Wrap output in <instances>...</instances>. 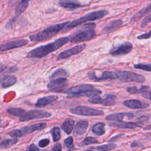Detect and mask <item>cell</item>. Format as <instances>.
Listing matches in <instances>:
<instances>
[{
	"instance_id": "cell-17",
	"label": "cell",
	"mask_w": 151,
	"mask_h": 151,
	"mask_svg": "<svg viewBox=\"0 0 151 151\" xmlns=\"http://www.w3.org/2000/svg\"><path fill=\"white\" fill-rule=\"evenodd\" d=\"M109 125L111 127L120 129H134L137 127H140L137 123L130 122H113L109 123Z\"/></svg>"
},
{
	"instance_id": "cell-3",
	"label": "cell",
	"mask_w": 151,
	"mask_h": 151,
	"mask_svg": "<svg viewBox=\"0 0 151 151\" xmlns=\"http://www.w3.org/2000/svg\"><path fill=\"white\" fill-rule=\"evenodd\" d=\"M96 27L95 23H88L84 24L83 29L74 35L70 40L71 42H80L88 41L93 38L96 34L94 30Z\"/></svg>"
},
{
	"instance_id": "cell-20",
	"label": "cell",
	"mask_w": 151,
	"mask_h": 151,
	"mask_svg": "<svg viewBox=\"0 0 151 151\" xmlns=\"http://www.w3.org/2000/svg\"><path fill=\"white\" fill-rule=\"evenodd\" d=\"M57 99L58 97L54 95H50L40 98L37 100L35 103V106L37 107H43L52 103L54 101L57 100Z\"/></svg>"
},
{
	"instance_id": "cell-9",
	"label": "cell",
	"mask_w": 151,
	"mask_h": 151,
	"mask_svg": "<svg viewBox=\"0 0 151 151\" xmlns=\"http://www.w3.org/2000/svg\"><path fill=\"white\" fill-rule=\"evenodd\" d=\"M133 49V44L130 42H125L116 47H113L110 50V54L114 57L127 54Z\"/></svg>"
},
{
	"instance_id": "cell-6",
	"label": "cell",
	"mask_w": 151,
	"mask_h": 151,
	"mask_svg": "<svg viewBox=\"0 0 151 151\" xmlns=\"http://www.w3.org/2000/svg\"><path fill=\"white\" fill-rule=\"evenodd\" d=\"M70 111L74 114L85 116H100L104 115V112L102 110L84 106H78L71 108L70 109Z\"/></svg>"
},
{
	"instance_id": "cell-30",
	"label": "cell",
	"mask_w": 151,
	"mask_h": 151,
	"mask_svg": "<svg viewBox=\"0 0 151 151\" xmlns=\"http://www.w3.org/2000/svg\"><path fill=\"white\" fill-rule=\"evenodd\" d=\"M149 89V87L147 86H142L139 88H137L135 86L129 87L127 88V91L130 94H136V93H142L147 91Z\"/></svg>"
},
{
	"instance_id": "cell-19",
	"label": "cell",
	"mask_w": 151,
	"mask_h": 151,
	"mask_svg": "<svg viewBox=\"0 0 151 151\" xmlns=\"http://www.w3.org/2000/svg\"><path fill=\"white\" fill-rule=\"evenodd\" d=\"M134 115L132 113H127V112H122L115 114H111L106 116V119L109 121L113 122H119L122 121L124 117H128V119H132L134 117Z\"/></svg>"
},
{
	"instance_id": "cell-18",
	"label": "cell",
	"mask_w": 151,
	"mask_h": 151,
	"mask_svg": "<svg viewBox=\"0 0 151 151\" xmlns=\"http://www.w3.org/2000/svg\"><path fill=\"white\" fill-rule=\"evenodd\" d=\"M58 3L64 8L73 10L82 6L78 0H59Z\"/></svg>"
},
{
	"instance_id": "cell-7",
	"label": "cell",
	"mask_w": 151,
	"mask_h": 151,
	"mask_svg": "<svg viewBox=\"0 0 151 151\" xmlns=\"http://www.w3.org/2000/svg\"><path fill=\"white\" fill-rule=\"evenodd\" d=\"M51 116V114L42 110H32L25 112L19 117L20 122H27L34 119L47 118Z\"/></svg>"
},
{
	"instance_id": "cell-22",
	"label": "cell",
	"mask_w": 151,
	"mask_h": 151,
	"mask_svg": "<svg viewBox=\"0 0 151 151\" xmlns=\"http://www.w3.org/2000/svg\"><path fill=\"white\" fill-rule=\"evenodd\" d=\"M31 0H21L15 9V14L17 17L19 16L28 8L29 2Z\"/></svg>"
},
{
	"instance_id": "cell-44",
	"label": "cell",
	"mask_w": 151,
	"mask_h": 151,
	"mask_svg": "<svg viewBox=\"0 0 151 151\" xmlns=\"http://www.w3.org/2000/svg\"><path fill=\"white\" fill-rule=\"evenodd\" d=\"M53 151H61L62 150L61 145L60 143H56L51 149Z\"/></svg>"
},
{
	"instance_id": "cell-28",
	"label": "cell",
	"mask_w": 151,
	"mask_h": 151,
	"mask_svg": "<svg viewBox=\"0 0 151 151\" xmlns=\"http://www.w3.org/2000/svg\"><path fill=\"white\" fill-rule=\"evenodd\" d=\"M116 103V96L114 94H108L104 99H103L101 104L104 106H113Z\"/></svg>"
},
{
	"instance_id": "cell-48",
	"label": "cell",
	"mask_w": 151,
	"mask_h": 151,
	"mask_svg": "<svg viewBox=\"0 0 151 151\" xmlns=\"http://www.w3.org/2000/svg\"><path fill=\"white\" fill-rule=\"evenodd\" d=\"M144 130H151V124H149L143 128Z\"/></svg>"
},
{
	"instance_id": "cell-40",
	"label": "cell",
	"mask_w": 151,
	"mask_h": 151,
	"mask_svg": "<svg viewBox=\"0 0 151 151\" xmlns=\"http://www.w3.org/2000/svg\"><path fill=\"white\" fill-rule=\"evenodd\" d=\"M50 143V140L48 139H43L39 141L38 142V146L40 147H45L47 146Z\"/></svg>"
},
{
	"instance_id": "cell-42",
	"label": "cell",
	"mask_w": 151,
	"mask_h": 151,
	"mask_svg": "<svg viewBox=\"0 0 151 151\" xmlns=\"http://www.w3.org/2000/svg\"><path fill=\"white\" fill-rule=\"evenodd\" d=\"M142 97H143L145 99H147L149 100H151V90H147L145 91L144 93H142Z\"/></svg>"
},
{
	"instance_id": "cell-36",
	"label": "cell",
	"mask_w": 151,
	"mask_h": 151,
	"mask_svg": "<svg viewBox=\"0 0 151 151\" xmlns=\"http://www.w3.org/2000/svg\"><path fill=\"white\" fill-rule=\"evenodd\" d=\"M98 143H99V140L91 136L86 137L83 141V143L84 145H90L92 144H96Z\"/></svg>"
},
{
	"instance_id": "cell-45",
	"label": "cell",
	"mask_w": 151,
	"mask_h": 151,
	"mask_svg": "<svg viewBox=\"0 0 151 151\" xmlns=\"http://www.w3.org/2000/svg\"><path fill=\"white\" fill-rule=\"evenodd\" d=\"M27 150H30V151H37V150H39L40 149L36 145H35L34 144H31L28 146Z\"/></svg>"
},
{
	"instance_id": "cell-35",
	"label": "cell",
	"mask_w": 151,
	"mask_h": 151,
	"mask_svg": "<svg viewBox=\"0 0 151 151\" xmlns=\"http://www.w3.org/2000/svg\"><path fill=\"white\" fill-rule=\"evenodd\" d=\"M134 68L136 69L142 70L146 71H151L150 64H137L134 65Z\"/></svg>"
},
{
	"instance_id": "cell-29",
	"label": "cell",
	"mask_w": 151,
	"mask_h": 151,
	"mask_svg": "<svg viewBox=\"0 0 151 151\" xmlns=\"http://www.w3.org/2000/svg\"><path fill=\"white\" fill-rule=\"evenodd\" d=\"M116 147V145L114 143H109L104 145H101L97 146L96 147H92L88 149V150H100V151H109L114 149Z\"/></svg>"
},
{
	"instance_id": "cell-24",
	"label": "cell",
	"mask_w": 151,
	"mask_h": 151,
	"mask_svg": "<svg viewBox=\"0 0 151 151\" xmlns=\"http://www.w3.org/2000/svg\"><path fill=\"white\" fill-rule=\"evenodd\" d=\"M150 11H151V3L150 4H149L147 6L142 8V9H140V11L137 12L135 14H134L133 15V17L131 18L130 21L132 22L136 21L139 19L140 18H142L144 15H145L146 14L149 13Z\"/></svg>"
},
{
	"instance_id": "cell-23",
	"label": "cell",
	"mask_w": 151,
	"mask_h": 151,
	"mask_svg": "<svg viewBox=\"0 0 151 151\" xmlns=\"http://www.w3.org/2000/svg\"><path fill=\"white\" fill-rule=\"evenodd\" d=\"M74 120L72 119L68 118L64 120L63 123L61 124V129L67 134H70L74 127Z\"/></svg>"
},
{
	"instance_id": "cell-39",
	"label": "cell",
	"mask_w": 151,
	"mask_h": 151,
	"mask_svg": "<svg viewBox=\"0 0 151 151\" xmlns=\"http://www.w3.org/2000/svg\"><path fill=\"white\" fill-rule=\"evenodd\" d=\"M150 22H151V13L150 14H149L148 15H147L146 17H145L142 19L140 26L141 28H143L145 26H146V25H147Z\"/></svg>"
},
{
	"instance_id": "cell-34",
	"label": "cell",
	"mask_w": 151,
	"mask_h": 151,
	"mask_svg": "<svg viewBox=\"0 0 151 151\" xmlns=\"http://www.w3.org/2000/svg\"><path fill=\"white\" fill-rule=\"evenodd\" d=\"M88 101L91 104H101L103 101V99L99 96V94H96L90 96L88 99Z\"/></svg>"
},
{
	"instance_id": "cell-4",
	"label": "cell",
	"mask_w": 151,
	"mask_h": 151,
	"mask_svg": "<svg viewBox=\"0 0 151 151\" xmlns=\"http://www.w3.org/2000/svg\"><path fill=\"white\" fill-rule=\"evenodd\" d=\"M109 14V11L107 10H99L88 13L78 19L70 22L66 27L67 29H71L74 27L78 26L87 21H93L101 19Z\"/></svg>"
},
{
	"instance_id": "cell-25",
	"label": "cell",
	"mask_w": 151,
	"mask_h": 151,
	"mask_svg": "<svg viewBox=\"0 0 151 151\" xmlns=\"http://www.w3.org/2000/svg\"><path fill=\"white\" fill-rule=\"evenodd\" d=\"M104 126H105V124L103 122L97 123L94 125H93V126L92 127L91 131L94 134L97 136H102L106 132Z\"/></svg>"
},
{
	"instance_id": "cell-31",
	"label": "cell",
	"mask_w": 151,
	"mask_h": 151,
	"mask_svg": "<svg viewBox=\"0 0 151 151\" xmlns=\"http://www.w3.org/2000/svg\"><path fill=\"white\" fill-rule=\"evenodd\" d=\"M7 112L14 116H17L20 117L22 116L26 111L24 109H21V108H16V107H12V108H9L7 109Z\"/></svg>"
},
{
	"instance_id": "cell-15",
	"label": "cell",
	"mask_w": 151,
	"mask_h": 151,
	"mask_svg": "<svg viewBox=\"0 0 151 151\" xmlns=\"http://www.w3.org/2000/svg\"><path fill=\"white\" fill-rule=\"evenodd\" d=\"M123 24V21L121 19H114L110 22L103 29V33L109 34L116 31L120 28Z\"/></svg>"
},
{
	"instance_id": "cell-1",
	"label": "cell",
	"mask_w": 151,
	"mask_h": 151,
	"mask_svg": "<svg viewBox=\"0 0 151 151\" xmlns=\"http://www.w3.org/2000/svg\"><path fill=\"white\" fill-rule=\"evenodd\" d=\"M69 38L67 37H61L57 39L55 41L47 44L46 45H41L38 47L31 51H30L27 55L28 58H42L48 54L55 51L61 48L64 45L66 44L68 41Z\"/></svg>"
},
{
	"instance_id": "cell-38",
	"label": "cell",
	"mask_w": 151,
	"mask_h": 151,
	"mask_svg": "<svg viewBox=\"0 0 151 151\" xmlns=\"http://www.w3.org/2000/svg\"><path fill=\"white\" fill-rule=\"evenodd\" d=\"M73 138L72 136H70L67 138H66L64 140V145L68 149H73L74 146L73 144Z\"/></svg>"
},
{
	"instance_id": "cell-16",
	"label": "cell",
	"mask_w": 151,
	"mask_h": 151,
	"mask_svg": "<svg viewBox=\"0 0 151 151\" xmlns=\"http://www.w3.org/2000/svg\"><path fill=\"white\" fill-rule=\"evenodd\" d=\"M47 126V123L42 122V123H38L32 124L31 125H29L28 126H25L23 127L21 130L23 135L27 134L28 133H31L35 131L41 130L44 129Z\"/></svg>"
},
{
	"instance_id": "cell-47",
	"label": "cell",
	"mask_w": 151,
	"mask_h": 151,
	"mask_svg": "<svg viewBox=\"0 0 151 151\" xmlns=\"http://www.w3.org/2000/svg\"><path fill=\"white\" fill-rule=\"evenodd\" d=\"M139 146V143L136 142H133L132 145H131V147H137Z\"/></svg>"
},
{
	"instance_id": "cell-26",
	"label": "cell",
	"mask_w": 151,
	"mask_h": 151,
	"mask_svg": "<svg viewBox=\"0 0 151 151\" xmlns=\"http://www.w3.org/2000/svg\"><path fill=\"white\" fill-rule=\"evenodd\" d=\"M17 78L15 76H6L2 80L1 85L3 88L9 87L17 83Z\"/></svg>"
},
{
	"instance_id": "cell-11",
	"label": "cell",
	"mask_w": 151,
	"mask_h": 151,
	"mask_svg": "<svg viewBox=\"0 0 151 151\" xmlns=\"http://www.w3.org/2000/svg\"><path fill=\"white\" fill-rule=\"evenodd\" d=\"M28 44V41L25 39L11 41L0 45V51L4 52L16 48L22 47Z\"/></svg>"
},
{
	"instance_id": "cell-27",
	"label": "cell",
	"mask_w": 151,
	"mask_h": 151,
	"mask_svg": "<svg viewBox=\"0 0 151 151\" xmlns=\"http://www.w3.org/2000/svg\"><path fill=\"white\" fill-rule=\"evenodd\" d=\"M18 142L17 138L6 139L0 142V148L8 149L15 145Z\"/></svg>"
},
{
	"instance_id": "cell-2",
	"label": "cell",
	"mask_w": 151,
	"mask_h": 151,
	"mask_svg": "<svg viewBox=\"0 0 151 151\" xmlns=\"http://www.w3.org/2000/svg\"><path fill=\"white\" fill-rule=\"evenodd\" d=\"M70 22V21H65L62 23L57 24L50 26L45 29L29 36L30 40L32 42H39L48 40L58 34Z\"/></svg>"
},
{
	"instance_id": "cell-37",
	"label": "cell",
	"mask_w": 151,
	"mask_h": 151,
	"mask_svg": "<svg viewBox=\"0 0 151 151\" xmlns=\"http://www.w3.org/2000/svg\"><path fill=\"white\" fill-rule=\"evenodd\" d=\"M8 134L12 137V138H19L23 135V133L21 129H15L12 131H10L8 133Z\"/></svg>"
},
{
	"instance_id": "cell-14",
	"label": "cell",
	"mask_w": 151,
	"mask_h": 151,
	"mask_svg": "<svg viewBox=\"0 0 151 151\" xmlns=\"http://www.w3.org/2000/svg\"><path fill=\"white\" fill-rule=\"evenodd\" d=\"M68 84V80L65 77L57 78L51 80L47 84V87L49 90H57Z\"/></svg>"
},
{
	"instance_id": "cell-32",
	"label": "cell",
	"mask_w": 151,
	"mask_h": 151,
	"mask_svg": "<svg viewBox=\"0 0 151 151\" xmlns=\"http://www.w3.org/2000/svg\"><path fill=\"white\" fill-rule=\"evenodd\" d=\"M67 75H68V74L64 69L59 68L52 74V75L50 76V79L52 80V79H55V78H57L65 77V76H67Z\"/></svg>"
},
{
	"instance_id": "cell-49",
	"label": "cell",
	"mask_w": 151,
	"mask_h": 151,
	"mask_svg": "<svg viewBox=\"0 0 151 151\" xmlns=\"http://www.w3.org/2000/svg\"><path fill=\"white\" fill-rule=\"evenodd\" d=\"M0 140H1V136H0Z\"/></svg>"
},
{
	"instance_id": "cell-43",
	"label": "cell",
	"mask_w": 151,
	"mask_h": 151,
	"mask_svg": "<svg viewBox=\"0 0 151 151\" xmlns=\"http://www.w3.org/2000/svg\"><path fill=\"white\" fill-rule=\"evenodd\" d=\"M124 135V134H123V133H120V134H117V135H116V136H113V137H112L111 139H110L109 140V142H115V141H116V140H117L119 138H120L121 137H122Z\"/></svg>"
},
{
	"instance_id": "cell-10",
	"label": "cell",
	"mask_w": 151,
	"mask_h": 151,
	"mask_svg": "<svg viewBox=\"0 0 151 151\" xmlns=\"http://www.w3.org/2000/svg\"><path fill=\"white\" fill-rule=\"evenodd\" d=\"M86 47V44H81L74 46L68 50H66L60 52L57 56V60H63V59L67 58L72 55L78 54V53L81 52L83 50H84Z\"/></svg>"
},
{
	"instance_id": "cell-50",
	"label": "cell",
	"mask_w": 151,
	"mask_h": 151,
	"mask_svg": "<svg viewBox=\"0 0 151 151\" xmlns=\"http://www.w3.org/2000/svg\"><path fill=\"white\" fill-rule=\"evenodd\" d=\"M0 121H1V117H0Z\"/></svg>"
},
{
	"instance_id": "cell-41",
	"label": "cell",
	"mask_w": 151,
	"mask_h": 151,
	"mask_svg": "<svg viewBox=\"0 0 151 151\" xmlns=\"http://www.w3.org/2000/svg\"><path fill=\"white\" fill-rule=\"evenodd\" d=\"M150 37H151V29L147 33L143 34L137 36V38L138 40H145V39L149 38Z\"/></svg>"
},
{
	"instance_id": "cell-46",
	"label": "cell",
	"mask_w": 151,
	"mask_h": 151,
	"mask_svg": "<svg viewBox=\"0 0 151 151\" xmlns=\"http://www.w3.org/2000/svg\"><path fill=\"white\" fill-rule=\"evenodd\" d=\"M6 68V66L4 65H0V73H2L4 70H5Z\"/></svg>"
},
{
	"instance_id": "cell-33",
	"label": "cell",
	"mask_w": 151,
	"mask_h": 151,
	"mask_svg": "<svg viewBox=\"0 0 151 151\" xmlns=\"http://www.w3.org/2000/svg\"><path fill=\"white\" fill-rule=\"evenodd\" d=\"M51 134L54 142L58 141L61 138V132L58 127H54L51 130Z\"/></svg>"
},
{
	"instance_id": "cell-13",
	"label": "cell",
	"mask_w": 151,
	"mask_h": 151,
	"mask_svg": "<svg viewBox=\"0 0 151 151\" xmlns=\"http://www.w3.org/2000/svg\"><path fill=\"white\" fill-rule=\"evenodd\" d=\"M123 104L126 107L132 109H145L149 107L148 103L136 99L124 100L123 102Z\"/></svg>"
},
{
	"instance_id": "cell-5",
	"label": "cell",
	"mask_w": 151,
	"mask_h": 151,
	"mask_svg": "<svg viewBox=\"0 0 151 151\" xmlns=\"http://www.w3.org/2000/svg\"><path fill=\"white\" fill-rule=\"evenodd\" d=\"M114 74L116 78L125 83H143L145 81V77L143 76L130 71L117 70L114 71Z\"/></svg>"
},
{
	"instance_id": "cell-8",
	"label": "cell",
	"mask_w": 151,
	"mask_h": 151,
	"mask_svg": "<svg viewBox=\"0 0 151 151\" xmlns=\"http://www.w3.org/2000/svg\"><path fill=\"white\" fill-rule=\"evenodd\" d=\"M94 88V86H92L91 84H81V85H77L76 86L71 87L70 88H68L65 90H55L56 92H61V93H65L68 94H70L73 96H81V94L83 93L84 92L86 91L87 90H91Z\"/></svg>"
},
{
	"instance_id": "cell-12",
	"label": "cell",
	"mask_w": 151,
	"mask_h": 151,
	"mask_svg": "<svg viewBox=\"0 0 151 151\" xmlns=\"http://www.w3.org/2000/svg\"><path fill=\"white\" fill-rule=\"evenodd\" d=\"M88 77L90 79L94 81H103L107 80H114L116 79V75L114 72L111 71H105L102 73L100 77H97L96 75V73L94 71H89L87 73Z\"/></svg>"
},
{
	"instance_id": "cell-21",
	"label": "cell",
	"mask_w": 151,
	"mask_h": 151,
	"mask_svg": "<svg viewBox=\"0 0 151 151\" xmlns=\"http://www.w3.org/2000/svg\"><path fill=\"white\" fill-rule=\"evenodd\" d=\"M88 126V123L86 120H80L75 126V132L78 135H83L85 133Z\"/></svg>"
}]
</instances>
